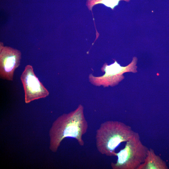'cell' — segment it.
<instances>
[{
	"label": "cell",
	"instance_id": "obj_5",
	"mask_svg": "<svg viewBox=\"0 0 169 169\" xmlns=\"http://www.w3.org/2000/svg\"><path fill=\"white\" fill-rule=\"evenodd\" d=\"M25 94L26 103L40 98H45L49 92L35 75L32 66L27 65L20 77Z\"/></svg>",
	"mask_w": 169,
	"mask_h": 169
},
{
	"label": "cell",
	"instance_id": "obj_2",
	"mask_svg": "<svg viewBox=\"0 0 169 169\" xmlns=\"http://www.w3.org/2000/svg\"><path fill=\"white\" fill-rule=\"evenodd\" d=\"M135 132L129 125L117 120H108L100 125L97 130L96 145L98 151L107 156H116V148L126 142Z\"/></svg>",
	"mask_w": 169,
	"mask_h": 169
},
{
	"label": "cell",
	"instance_id": "obj_7",
	"mask_svg": "<svg viewBox=\"0 0 169 169\" xmlns=\"http://www.w3.org/2000/svg\"><path fill=\"white\" fill-rule=\"evenodd\" d=\"M168 167L165 162L152 148L148 149L146 156L144 162L137 169H166Z\"/></svg>",
	"mask_w": 169,
	"mask_h": 169
},
{
	"label": "cell",
	"instance_id": "obj_4",
	"mask_svg": "<svg viewBox=\"0 0 169 169\" xmlns=\"http://www.w3.org/2000/svg\"><path fill=\"white\" fill-rule=\"evenodd\" d=\"M137 61V59L134 57L132 62L124 67L121 66L116 61L110 65L105 64L101 68V70L105 74L99 77H95L90 74L89 76V80L93 84L96 86L102 85L105 87L115 86L124 78L123 75L124 73L137 72L136 66Z\"/></svg>",
	"mask_w": 169,
	"mask_h": 169
},
{
	"label": "cell",
	"instance_id": "obj_3",
	"mask_svg": "<svg viewBox=\"0 0 169 169\" xmlns=\"http://www.w3.org/2000/svg\"><path fill=\"white\" fill-rule=\"evenodd\" d=\"M125 147L116 153L117 159L111 162L113 169H137L146 156L149 149L142 143L138 133L126 142Z\"/></svg>",
	"mask_w": 169,
	"mask_h": 169
},
{
	"label": "cell",
	"instance_id": "obj_6",
	"mask_svg": "<svg viewBox=\"0 0 169 169\" xmlns=\"http://www.w3.org/2000/svg\"><path fill=\"white\" fill-rule=\"evenodd\" d=\"M21 53L10 47L0 46V77L4 79L13 80L15 70L20 64Z\"/></svg>",
	"mask_w": 169,
	"mask_h": 169
},
{
	"label": "cell",
	"instance_id": "obj_8",
	"mask_svg": "<svg viewBox=\"0 0 169 169\" xmlns=\"http://www.w3.org/2000/svg\"><path fill=\"white\" fill-rule=\"evenodd\" d=\"M120 0H101L97 3H102L106 6L110 7L113 9L116 5H118L119 1ZM126 1H129L130 0H124Z\"/></svg>",
	"mask_w": 169,
	"mask_h": 169
},
{
	"label": "cell",
	"instance_id": "obj_1",
	"mask_svg": "<svg viewBox=\"0 0 169 169\" xmlns=\"http://www.w3.org/2000/svg\"><path fill=\"white\" fill-rule=\"evenodd\" d=\"M88 128L84 107L79 105L75 110L61 115L53 123L49 133L50 150L56 152L62 141L67 137L75 138L79 145L84 146L82 136Z\"/></svg>",
	"mask_w": 169,
	"mask_h": 169
}]
</instances>
